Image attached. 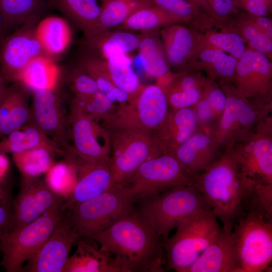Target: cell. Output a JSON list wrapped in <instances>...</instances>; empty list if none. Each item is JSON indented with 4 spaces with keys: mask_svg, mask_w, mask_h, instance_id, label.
Listing matches in <instances>:
<instances>
[{
    "mask_svg": "<svg viewBox=\"0 0 272 272\" xmlns=\"http://www.w3.org/2000/svg\"><path fill=\"white\" fill-rule=\"evenodd\" d=\"M76 168L77 182L72 192L65 198L66 209L103 193L116 183L109 162L84 164Z\"/></svg>",
    "mask_w": 272,
    "mask_h": 272,
    "instance_id": "obj_23",
    "label": "cell"
},
{
    "mask_svg": "<svg viewBox=\"0 0 272 272\" xmlns=\"http://www.w3.org/2000/svg\"><path fill=\"white\" fill-rule=\"evenodd\" d=\"M46 0H0L6 35L35 16H42L47 9Z\"/></svg>",
    "mask_w": 272,
    "mask_h": 272,
    "instance_id": "obj_37",
    "label": "cell"
},
{
    "mask_svg": "<svg viewBox=\"0 0 272 272\" xmlns=\"http://www.w3.org/2000/svg\"><path fill=\"white\" fill-rule=\"evenodd\" d=\"M146 74L160 81L171 72L164 50L159 30L142 33L137 49Z\"/></svg>",
    "mask_w": 272,
    "mask_h": 272,
    "instance_id": "obj_32",
    "label": "cell"
},
{
    "mask_svg": "<svg viewBox=\"0 0 272 272\" xmlns=\"http://www.w3.org/2000/svg\"><path fill=\"white\" fill-rule=\"evenodd\" d=\"M246 44V48L261 53L271 60L272 37L261 32Z\"/></svg>",
    "mask_w": 272,
    "mask_h": 272,
    "instance_id": "obj_49",
    "label": "cell"
},
{
    "mask_svg": "<svg viewBox=\"0 0 272 272\" xmlns=\"http://www.w3.org/2000/svg\"><path fill=\"white\" fill-rule=\"evenodd\" d=\"M242 209L244 215L254 213L264 220L272 221V184H259L242 194Z\"/></svg>",
    "mask_w": 272,
    "mask_h": 272,
    "instance_id": "obj_42",
    "label": "cell"
},
{
    "mask_svg": "<svg viewBox=\"0 0 272 272\" xmlns=\"http://www.w3.org/2000/svg\"><path fill=\"white\" fill-rule=\"evenodd\" d=\"M65 80L73 97H87L99 91L95 80L76 64L67 70Z\"/></svg>",
    "mask_w": 272,
    "mask_h": 272,
    "instance_id": "obj_45",
    "label": "cell"
},
{
    "mask_svg": "<svg viewBox=\"0 0 272 272\" xmlns=\"http://www.w3.org/2000/svg\"><path fill=\"white\" fill-rule=\"evenodd\" d=\"M44 180L53 191L66 198L76 184L77 169L64 159L52 164L45 173Z\"/></svg>",
    "mask_w": 272,
    "mask_h": 272,
    "instance_id": "obj_43",
    "label": "cell"
},
{
    "mask_svg": "<svg viewBox=\"0 0 272 272\" xmlns=\"http://www.w3.org/2000/svg\"><path fill=\"white\" fill-rule=\"evenodd\" d=\"M177 23L184 22L179 17L152 5L137 11L114 29L145 33L158 31L166 26Z\"/></svg>",
    "mask_w": 272,
    "mask_h": 272,
    "instance_id": "obj_35",
    "label": "cell"
},
{
    "mask_svg": "<svg viewBox=\"0 0 272 272\" xmlns=\"http://www.w3.org/2000/svg\"><path fill=\"white\" fill-rule=\"evenodd\" d=\"M90 237L113 257L121 272L164 271L161 239L139 210L133 208L111 226Z\"/></svg>",
    "mask_w": 272,
    "mask_h": 272,
    "instance_id": "obj_1",
    "label": "cell"
},
{
    "mask_svg": "<svg viewBox=\"0 0 272 272\" xmlns=\"http://www.w3.org/2000/svg\"><path fill=\"white\" fill-rule=\"evenodd\" d=\"M140 40L141 35L129 31L108 29L84 37L82 45L106 59L115 55L128 54L137 50Z\"/></svg>",
    "mask_w": 272,
    "mask_h": 272,
    "instance_id": "obj_29",
    "label": "cell"
},
{
    "mask_svg": "<svg viewBox=\"0 0 272 272\" xmlns=\"http://www.w3.org/2000/svg\"><path fill=\"white\" fill-rule=\"evenodd\" d=\"M37 33L47 56L62 52L71 39V31L66 21L57 17H50L40 21Z\"/></svg>",
    "mask_w": 272,
    "mask_h": 272,
    "instance_id": "obj_38",
    "label": "cell"
},
{
    "mask_svg": "<svg viewBox=\"0 0 272 272\" xmlns=\"http://www.w3.org/2000/svg\"><path fill=\"white\" fill-rule=\"evenodd\" d=\"M238 60L232 55L210 46L197 44L182 70L198 71L218 83H231ZM181 70V71H182Z\"/></svg>",
    "mask_w": 272,
    "mask_h": 272,
    "instance_id": "obj_24",
    "label": "cell"
},
{
    "mask_svg": "<svg viewBox=\"0 0 272 272\" xmlns=\"http://www.w3.org/2000/svg\"><path fill=\"white\" fill-rule=\"evenodd\" d=\"M79 238L71 226L65 211L51 235L20 271L62 272L71 247Z\"/></svg>",
    "mask_w": 272,
    "mask_h": 272,
    "instance_id": "obj_18",
    "label": "cell"
},
{
    "mask_svg": "<svg viewBox=\"0 0 272 272\" xmlns=\"http://www.w3.org/2000/svg\"><path fill=\"white\" fill-rule=\"evenodd\" d=\"M162 243L168 270L185 272L214 240L221 228L211 208L202 209L177 226Z\"/></svg>",
    "mask_w": 272,
    "mask_h": 272,
    "instance_id": "obj_3",
    "label": "cell"
},
{
    "mask_svg": "<svg viewBox=\"0 0 272 272\" xmlns=\"http://www.w3.org/2000/svg\"><path fill=\"white\" fill-rule=\"evenodd\" d=\"M224 150L206 131L199 129L172 156L186 173L193 175L203 172L218 160Z\"/></svg>",
    "mask_w": 272,
    "mask_h": 272,
    "instance_id": "obj_21",
    "label": "cell"
},
{
    "mask_svg": "<svg viewBox=\"0 0 272 272\" xmlns=\"http://www.w3.org/2000/svg\"><path fill=\"white\" fill-rule=\"evenodd\" d=\"M41 17H32L0 40V71L9 83L19 82L34 58H48L37 33Z\"/></svg>",
    "mask_w": 272,
    "mask_h": 272,
    "instance_id": "obj_13",
    "label": "cell"
},
{
    "mask_svg": "<svg viewBox=\"0 0 272 272\" xmlns=\"http://www.w3.org/2000/svg\"><path fill=\"white\" fill-rule=\"evenodd\" d=\"M100 1H101L102 2V4H103V3H105L107 2L109 0H100Z\"/></svg>",
    "mask_w": 272,
    "mask_h": 272,
    "instance_id": "obj_56",
    "label": "cell"
},
{
    "mask_svg": "<svg viewBox=\"0 0 272 272\" xmlns=\"http://www.w3.org/2000/svg\"><path fill=\"white\" fill-rule=\"evenodd\" d=\"M200 128L192 107L169 108L164 119L154 131L162 154L174 151Z\"/></svg>",
    "mask_w": 272,
    "mask_h": 272,
    "instance_id": "obj_22",
    "label": "cell"
},
{
    "mask_svg": "<svg viewBox=\"0 0 272 272\" xmlns=\"http://www.w3.org/2000/svg\"><path fill=\"white\" fill-rule=\"evenodd\" d=\"M44 147L63 157L64 153L33 121L13 131L0 140V153H15Z\"/></svg>",
    "mask_w": 272,
    "mask_h": 272,
    "instance_id": "obj_30",
    "label": "cell"
},
{
    "mask_svg": "<svg viewBox=\"0 0 272 272\" xmlns=\"http://www.w3.org/2000/svg\"><path fill=\"white\" fill-rule=\"evenodd\" d=\"M233 229L242 271L265 270L272 259V221L248 213L237 220Z\"/></svg>",
    "mask_w": 272,
    "mask_h": 272,
    "instance_id": "obj_10",
    "label": "cell"
},
{
    "mask_svg": "<svg viewBox=\"0 0 272 272\" xmlns=\"http://www.w3.org/2000/svg\"><path fill=\"white\" fill-rule=\"evenodd\" d=\"M32 92L20 82L12 83L0 101V140L32 121Z\"/></svg>",
    "mask_w": 272,
    "mask_h": 272,
    "instance_id": "obj_25",
    "label": "cell"
},
{
    "mask_svg": "<svg viewBox=\"0 0 272 272\" xmlns=\"http://www.w3.org/2000/svg\"><path fill=\"white\" fill-rule=\"evenodd\" d=\"M231 84L237 94L245 98L271 96V60L261 53L246 48L238 60Z\"/></svg>",
    "mask_w": 272,
    "mask_h": 272,
    "instance_id": "obj_17",
    "label": "cell"
},
{
    "mask_svg": "<svg viewBox=\"0 0 272 272\" xmlns=\"http://www.w3.org/2000/svg\"><path fill=\"white\" fill-rule=\"evenodd\" d=\"M226 96L219 84L208 78L207 83L197 102L192 107L200 128L207 131L223 113Z\"/></svg>",
    "mask_w": 272,
    "mask_h": 272,
    "instance_id": "obj_34",
    "label": "cell"
},
{
    "mask_svg": "<svg viewBox=\"0 0 272 272\" xmlns=\"http://www.w3.org/2000/svg\"><path fill=\"white\" fill-rule=\"evenodd\" d=\"M32 121L63 151L71 149L69 113L56 88L32 92Z\"/></svg>",
    "mask_w": 272,
    "mask_h": 272,
    "instance_id": "obj_15",
    "label": "cell"
},
{
    "mask_svg": "<svg viewBox=\"0 0 272 272\" xmlns=\"http://www.w3.org/2000/svg\"><path fill=\"white\" fill-rule=\"evenodd\" d=\"M64 199V197L53 191L45 180L39 176H22L20 190L12 206L13 223L11 231L23 228L53 205Z\"/></svg>",
    "mask_w": 272,
    "mask_h": 272,
    "instance_id": "obj_16",
    "label": "cell"
},
{
    "mask_svg": "<svg viewBox=\"0 0 272 272\" xmlns=\"http://www.w3.org/2000/svg\"><path fill=\"white\" fill-rule=\"evenodd\" d=\"M185 272H243L232 230L221 228L214 240Z\"/></svg>",
    "mask_w": 272,
    "mask_h": 272,
    "instance_id": "obj_20",
    "label": "cell"
},
{
    "mask_svg": "<svg viewBox=\"0 0 272 272\" xmlns=\"http://www.w3.org/2000/svg\"><path fill=\"white\" fill-rule=\"evenodd\" d=\"M187 1L197 8L200 12L206 13L213 16L207 0H187Z\"/></svg>",
    "mask_w": 272,
    "mask_h": 272,
    "instance_id": "obj_52",
    "label": "cell"
},
{
    "mask_svg": "<svg viewBox=\"0 0 272 272\" xmlns=\"http://www.w3.org/2000/svg\"><path fill=\"white\" fill-rule=\"evenodd\" d=\"M188 24L197 44L218 48L237 60L246 49V44L237 33L229 17L216 18L200 12Z\"/></svg>",
    "mask_w": 272,
    "mask_h": 272,
    "instance_id": "obj_19",
    "label": "cell"
},
{
    "mask_svg": "<svg viewBox=\"0 0 272 272\" xmlns=\"http://www.w3.org/2000/svg\"><path fill=\"white\" fill-rule=\"evenodd\" d=\"M169 109L161 86L157 84L143 85L127 102L116 105L112 112L100 123L108 132L139 130L153 133Z\"/></svg>",
    "mask_w": 272,
    "mask_h": 272,
    "instance_id": "obj_7",
    "label": "cell"
},
{
    "mask_svg": "<svg viewBox=\"0 0 272 272\" xmlns=\"http://www.w3.org/2000/svg\"><path fill=\"white\" fill-rule=\"evenodd\" d=\"M6 35L4 27V22L2 13L0 11V40Z\"/></svg>",
    "mask_w": 272,
    "mask_h": 272,
    "instance_id": "obj_55",
    "label": "cell"
},
{
    "mask_svg": "<svg viewBox=\"0 0 272 272\" xmlns=\"http://www.w3.org/2000/svg\"><path fill=\"white\" fill-rule=\"evenodd\" d=\"M76 64L88 73L96 82L99 91L117 105L124 103L130 96L114 86L108 79L106 60L96 53L83 48Z\"/></svg>",
    "mask_w": 272,
    "mask_h": 272,
    "instance_id": "obj_33",
    "label": "cell"
},
{
    "mask_svg": "<svg viewBox=\"0 0 272 272\" xmlns=\"http://www.w3.org/2000/svg\"><path fill=\"white\" fill-rule=\"evenodd\" d=\"M192 177L173 156L162 154L143 163L124 184L136 202L175 187L190 185Z\"/></svg>",
    "mask_w": 272,
    "mask_h": 272,
    "instance_id": "obj_14",
    "label": "cell"
},
{
    "mask_svg": "<svg viewBox=\"0 0 272 272\" xmlns=\"http://www.w3.org/2000/svg\"><path fill=\"white\" fill-rule=\"evenodd\" d=\"M51 59L40 56L31 60L24 70L19 82L32 93L41 90L55 88L58 83V70Z\"/></svg>",
    "mask_w": 272,
    "mask_h": 272,
    "instance_id": "obj_39",
    "label": "cell"
},
{
    "mask_svg": "<svg viewBox=\"0 0 272 272\" xmlns=\"http://www.w3.org/2000/svg\"><path fill=\"white\" fill-rule=\"evenodd\" d=\"M63 200L23 228L1 238V264L7 272H19L51 235L65 211Z\"/></svg>",
    "mask_w": 272,
    "mask_h": 272,
    "instance_id": "obj_9",
    "label": "cell"
},
{
    "mask_svg": "<svg viewBox=\"0 0 272 272\" xmlns=\"http://www.w3.org/2000/svg\"><path fill=\"white\" fill-rule=\"evenodd\" d=\"M13 223V211L10 200L0 205V254L1 238L11 231Z\"/></svg>",
    "mask_w": 272,
    "mask_h": 272,
    "instance_id": "obj_50",
    "label": "cell"
},
{
    "mask_svg": "<svg viewBox=\"0 0 272 272\" xmlns=\"http://www.w3.org/2000/svg\"><path fill=\"white\" fill-rule=\"evenodd\" d=\"M135 202L129 188L124 183H116L103 193L66 209L65 213L80 237H91L125 216Z\"/></svg>",
    "mask_w": 272,
    "mask_h": 272,
    "instance_id": "obj_4",
    "label": "cell"
},
{
    "mask_svg": "<svg viewBox=\"0 0 272 272\" xmlns=\"http://www.w3.org/2000/svg\"><path fill=\"white\" fill-rule=\"evenodd\" d=\"M137 202L140 212L163 241L182 221L211 208L202 193L190 185L175 187Z\"/></svg>",
    "mask_w": 272,
    "mask_h": 272,
    "instance_id": "obj_6",
    "label": "cell"
},
{
    "mask_svg": "<svg viewBox=\"0 0 272 272\" xmlns=\"http://www.w3.org/2000/svg\"><path fill=\"white\" fill-rule=\"evenodd\" d=\"M218 84L226 95V104L220 118L207 132L224 150L245 138L271 114L272 96L247 99L238 95L230 83Z\"/></svg>",
    "mask_w": 272,
    "mask_h": 272,
    "instance_id": "obj_5",
    "label": "cell"
},
{
    "mask_svg": "<svg viewBox=\"0 0 272 272\" xmlns=\"http://www.w3.org/2000/svg\"><path fill=\"white\" fill-rule=\"evenodd\" d=\"M108 133L110 166L116 183H126L143 163L162 154L153 133L139 130Z\"/></svg>",
    "mask_w": 272,
    "mask_h": 272,
    "instance_id": "obj_11",
    "label": "cell"
},
{
    "mask_svg": "<svg viewBox=\"0 0 272 272\" xmlns=\"http://www.w3.org/2000/svg\"><path fill=\"white\" fill-rule=\"evenodd\" d=\"M252 24L261 32L272 37V22L266 16H257L247 13Z\"/></svg>",
    "mask_w": 272,
    "mask_h": 272,
    "instance_id": "obj_51",
    "label": "cell"
},
{
    "mask_svg": "<svg viewBox=\"0 0 272 272\" xmlns=\"http://www.w3.org/2000/svg\"><path fill=\"white\" fill-rule=\"evenodd\" d=\"M70 104L99 123L106 119L112 112L116 106L106 95L99 91L87 97H73Z\"/></svg>",
    "mask_w": 272,
    "mask_h": 272,
    "instance_id": "obj_44",
    "label": "cell"
},
{
    "mask_svg": "<svg viewBox=\"0 0 272 272\" xmlns=\"http://www.w3.org/2000/svg\"><path fill=\"white\" fill-rule=\"evenodd\" d=\"M9 189L4 180H0V205L10 201Z\"/></svg>",
    "mask_w": 272,
    "mask_h": 272,
    "instance_id": "obj_53",
    "label": "cell"
},
{
    "mask_svg": "<svg viewBox=\"0 0 272 272\" xmlns=\"http://www.w3.org/2000/svg\"><path fill=\"white\" fill-rule=\"evenodd\" d=\"M159 34L170 70H182L196 47L191 31L188 26L177 23L162 28Z\"/></svg>",
    "mask_w": 272,
    "mask_h": 272,
    "instance_id": "obj_28",
    "label": "cell"
},
{
    "mask_svg": "<svg viewBox=\"0 0 272 272\" xmlns=\"http://www.w3.org/2000/svg\"><path fill=\"white\" fill-rule=\"evenodd\" d=\"M90 237H81L77 248L69 257L62 272H121L109 253L96 246Z\"/></svg>",
    "mask_w": 272,
    "mask_h": 272,
    "instance_id": "obj_27",
    "label": "cell"
},
{
    "mask_svg": "<svg viewBox=\"0 0 272 272\" xmlns=\"http://www.w3.org/2000/svg\"><path fill=\"white\" fill-rule=\"evenodd\" d=\"M190 185L202 193L224 230L232 231L237 220L244 216L242 180L228 146L218 160L192 175Z\"/></svg>",
    "mask_w": 272,
    "mask_h": 272,
    "instance_id": "obj_2",
    "label": "cell"
},
{
    "mask_svg": "<svg viewBox=\"0 0 272 272\" xmlns=\"http://www.w3.org/2000/svg\"><path fill=\"white\" fill-rule=\"evenodd\" d=\"M203 72L182 70L172 73L162 88L170 108L192 107L198 101L207 83Z\"/></svg>",
    "mask_w": 272,
    "mask_h": 272,
    "instance_id": "obj_26",
    "label": "cell"
},
{
    "mask_svg": "<svg viewBox=\"0 0 272 272\" xmlns=\"http://www.w3.org/2000/svg\"><path fill=\"white\" fill-rule=\"evenodd\" d=\"M213 17L225 18L236 13L238 9L234 4V0H207Z\"/></svg>",
    "mask_w": 272,
    "mask_h": 272,
    "instance_id": "obj_48",
    "label": "cell"
},
{
    "mask_svg": "<svg viewBox=\"0 0 272 272\" xmlns=\"http://www.w3.org/2000/svg\"><path fill=\"white\" fill-rule=\"evenodd\" d=\"M105 60L109 81L130 98L137 94L143 85L133 70L132 60L128 54L115 55Z\"/></svg>",
    "mask_w": 272,
    "mask_h": 272,
    "instance_id": "obj_40",
    "label": "cell"
},
{
    "mask_svg": "<svg viewBox=\"0 0 272 272\" xmlns=\"http://www.w3.org/2000/svg\"><path fill=\"white\" fill-rule=\"evenodd\" d=\"M152 4L148 0H109L102 4L96 27L89 36L115 28L137 11Z\"/></svg>",
    "mask_w": 272,
    "mask_h": 272,
    "instance_id": "obj_36",
    "label": "cell"
},
{
    "mask_svg": "<svg viewBox=\"0 0 272 272\" xmlns=\"http://www.w3.org/2000/svg\"><path fill=\"white\" fill-rule=\"evenodd\" d=\"M12 155L22 175L34 177L45 173L54 163L53 157L57 155L48 148L39 147Z\"/></svg>",
    "mask_w": 272,
    "mask_h": 272,
    "instance_id": "obj_41",
    "label": "cell"
},
{
    "mask_svg": "<svg viewBox=\"0 0 272 272\" xmlns=\"http://www.w3.org/2000/svg\"><path fill=\"white\" fill-rule=\"evenodd\" d=\"M235 7L243 12L257 16H266L272 11V0H234Z\"/></svg>",
    "mask_w": 272,
    "mask_h": 272,
    "instance_id": "obj_47",
    "label": "cell"
},
{
    "mask_svg": "<svg viewBox=\"0 0 272 272\" xmlns=\"http://www.w3.org/2000/svg\"><path fill=\"white\" fill-rule=\"evenodd\" d=\"M9 84L0 71V101L8 88Z\"/></svg>",
    "mask_w": 272,
    "mask_h": 272,
    "instance_id": "obj_54",
    "label": "cell"
},
{
    "mask_svg": "<svg viewBox=\"0 0 272 272\" xmlns=\"http://www.w3.org/2000/svg\"><path fill=\"white\" fill-rule=\"evenodd\" d=\"M71 149L64 159L75 167L101 162L110 163V142L100 123L70 104Z\"/></svg>",
    "mask_w": 272,
    "mask_h": 272,
    "instance_id": "obj_12",
    "label": "cell"
},
{
    "mask_svg": "<svg viewBox=\"0 0 272 272\" xmlns=\"http://www.w3.org/2000/svg\"><path fill=\"white\" fill-rule=\"evenodd\" d=\"M46 3L82 31L84 36L93 31L101 12L97 0H46Z\"/></svg>",
    "mask_w": 272,
    "mask_h": 272,
    "instance_id": "obj_31",
    "label": "cell"
},
{
    "mask_svg": "<svg viewBox=\"0 0 272 272\" xmlns=\"http://www.w3.org/2000/svg\"><path fill=\"white\" fill-rule=\"evenodd\" d=\"M152 5L160 7L179 17L188 24L200 12L187 0H148Z\"/></svg>",
    "mask_w": 272,
    "mask_h": 272,
    "instance_id": "obj_46",
    "label": "cell"
},
{
    "mask_svg": "<svg viewBox=\"0 0 272 272\" xmlns=\"http://www.w3.org/2000/svg\"><path fill=\"white\" fill-rule=\"evenodd\" d=\"M228 146L241 178L242 193L259 184H272L271 114L245 138Z\"/></svg>",
    "mask_w": 272,
    "mask_h": 272,
    "instance_id": "obj_8",
    "label": "cell"
}]
</instances>
